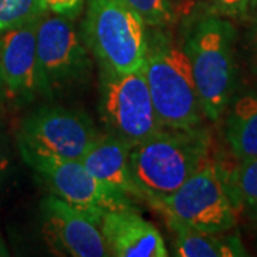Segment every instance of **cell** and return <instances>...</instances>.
Masks as SVG:
<instances>
[{"label":"cell","mask_w":257,"mask_h":257,"mask_svg":"<svg viewBox=\"0 0 257 257\" xmlns=\"http://www.w3.org/2000/svg\"><path fill=\"white\" fill-rule=\"evenodd\" d=\"M169 223L209 233L233 229L239 204L233 194L229 175L207 160L177 190L150 203Z\"/></svg>","instance_id":"obj_5"},{"label":"cell","mask_w":257,"mask_h":257,"mask_svg":"<svg viewBox=\"0 0 257 257\" xmlns=\"http://www.w3.org/2000/svg\"><path fill=\"white\" fill-rule=\"evenodd\" d=\"M165 30L156 29L155 33H149L142 69L157 119L163 127H199L204 113L190 60L183 46Z\"/></svg>","instance_id":"obj_3"},{"label":"cell","mask_w":257,"mask_h":257,"mask_svg":"<svg viewBox=\"0 0 257 257\" xmlns=\"http://www.w3.org/2000/svg\"><path fill=\"white\" fill-rule=\"evenodd\" d=\"M96 223L106 241L110 256L166 257L169 251L160 231L143 219L135 207L104 210Z\"/></svg>","instance_id":"obj_12"},{"label":"cell","mask_w":257,"mask_h":257,"mask_svg":"<svg viewBox=\"0 0 257 257\" xmlns=\"http://www.w3.org/2000/svg\"><path fill=\"white\" fill-rule=\"evenodd\" d=\"M100 117L109 135L135 146L163 127L157 119L143 72L101 69Z\"/></svg>","instance_id":"obj_7"},{"label":"cell","mask_w":257,"mask_h":257,"mask_svg":"<svg viewBox=\"0 0 257 257\" xmlns=\"http://www.w3.org/2000/svg\"><path fill=\"white\" fill-rule=\"evenodd\" d=\"M3 97H5V90H3V84H2V79H0V104L3 101Z\"/></svg>","instance_id":"obj_22"},{"label":"cell","mask_w":257,"mask_h":257,"mask_svg":"<svg viewBox=\"0 0 257 257\" xmlns=\"http://www.w3.org/2000/svg\"><path fill=\"white\" fill-rule=\"evenodd\" d=\"M145 20L147 28L167 29L175 22L172 0H126Z\"/></svg>","instance_id":"obj_18"},{"label":"cell","mask_w":257,"mask_h":257,"mask_svg":"<svg viewBox=\"0 0 257 257\" xmlns=\"http://www.w3.org/2000/svg\"><path fill=\"white\" fill-rule=\"evenodd\" d=\"M175 231L173 250L179 257H241L247 251L237 234L226 236V231L209 233L169 223Z\"/></svg>","instance_id":"obj_14"},{"label":"cell","mask_w":257,"mask_h":257,"mask_svg":"<svg viewBox=\"0 0 257 257\" xmlns=\"http://www.w3.org/2000/svg\"><path fill=\"white\" fill-rule=\"evenodd\" d=\"M130 145L111 135H99L80 160L86 169L111 190L145 200L130 167Z\"/></svg>","instance_id":"obj_13"},{"label":"cell","mask_w":257,"mask_h":257,"mask_svg":"<svg viewBox=\"0 0 257 257\" xmlns=\"http://www.w3.org/2000/svg\"><path fill=\"white\" fill-rule=\"evenodd\" d=\"M236 30L216 12L196 15L186 25L183 49L190 60L203 113L217 121L229 107L236 86Z\"/></svg>","instance_id":"obj_1"},{"label":"cell","mask_w":257,"mask_h":257,"mask_svg":"<svg viewBox=\"0 0 257 257\" xmlns=\"http://www.w3.org/2000/svg\"><path fill=\"white\" fill-rule=\"evenodd\" d=\"M229 182L239 207L257 216V157L240 160V165L229 175Z\"/></svg>","instance_id":"obj_16"},{"label":"cell","mask_w":257,"mask_h":257,"mask_svg":"<svg viewBox=\"0 0 257 257\" xmlns=\"http://www.w3.org/2000/svg\"><path fill=\"white\" fill-rule=\"evenodd\" d=\"M86 0H45L47 12L73 20L83 10Z\"/></svg>","instance_id":"obj_20"},{"label":"cell","mask_w":257,"mask_h":257,"mask_svg":"<svg viewBox=\"0 0 257 257\" xmlns=\"http://www.w3.org/2000/svg\"><path fill=\"white\" fill-rule=\"evenodd\" d=\"M39 94L46 99L73 93L92 73L90 50L72 20L46 12L37 25Z\"/></svg>","instance_id":"obj_6"},{"label":"cell","mask_w":257,"mask_h":257,"mask_svg":"<svg viewBox=\"0 0 257 257\" xmlns=\"http://www.w3.org/2000/svg\"><path fill=\"white\" fill-rule=\"evenodd\" d=\"M99 136L89 116L62 106H43L26 116L19 128L20 153L82 160Z\"/></svg>","instance_id":"obj_8"},{"label":"cell","mask_w":257,"mask_h":257,"mask_svg":"<svg viewBox=\"0 0 257 257\" xmlns=\"http://www.w3.org/2000/svg\"><path fill=\"white\" fill-rule=\"evenodd\" d=\"M256 37H257V32H256Z\"/></svg>","instance_id":"obj_23"},{"label":"cell","mask_w":257,"mask_h":257,"mask_svg":"<svg viewBox=\"0 0 257 257\" xmlns=\"http://www.w3.org/2000/svg\"><path fill=\"white\" fill-rule=\"evenodd\" d=\"M46 12L45 0H0V35L35 22Z\"/></svg>","instance_id":"obj_17"},{"label":"cell","mask_w":257,"mask_h":257,"mask_svg":"<svg viewBox=\"0 0 257 257\" xmlns=\"http://www.w3.org/2000/svg\"><path fill=\"white\" fill-rule=\"evenodd\" d=\"M39 19L0 35V79L5 96L15 101H30L39 94Z\"/></svg>","instance_id":"obj_11"},{"label":"cell","mask_w":257,"mask_h":257,"mask_svg":"<svg viewBox=\"0 0 257 257\" xmlns=\"http://www.w3.org/2000/svg\"><path fill=\"white\" fill-rule=\"evenodd\" d=\"M42 236L52 253L69 257L110 256L96 220L56 196L40 206Z\"/></svg>","instance_id":"obj_10"},{"label":"cell","mask_w":257,"mask_h":257,"mask_svg":"<svg viewBox=\"0 0 257 257\" xmlns=\"http://www.w3.org/2000/svg\"><path fill=\"white\" fill-rule=\"evenodd\" d=\"M210 153V136L199 127H162L130 147L132 173L149 204L177 190Z\"/></svg>","instance_id":"obj_2"},{"label":"cell","mask_w":257,"mask_h":257,"mask_svg":"<svg viewBox=\"0 0 257 257\" xmlns=\"http://www.w3.org/2000/svg\"><path fill=\"white\" fill-rule=\"evenodd\" d=\"M211 10L224 18H243L248 10L250 0H209Z\"/></svg>","instance_id":"obj_19"},{"label":"cell","mask_w":257,"mask_h":257,"mask_svg":"<svg viewBox=\"0 0 257 257\" xmlns=\"http://www.w3.org/2000/svg\"><path fill=\"white\" fill-rule=\"evenodd\" d=\"M226 138L240 160L257 157V97L241 96L233 103L226 121Z\"/></svg>","instance_id":"obj_15"},{"label":"cell","mask_w":257,"mask_h":257,"mask_svg":"<svg viewBox=\"0 0 257 257\" xmlns=\"http://www.w3.org/2000/svg\"><path fill=\"white\" fill-rule=\"evenodd\" d=\"M8 169H9V159L6 156V152H5V149L2 147V143H0V183L5 180Z\"/></svg>","instance_id":"obj_21"},{"label":"cell","mask_w":257,"mask_h":257,"mask_svg":"<svg viewBox=\"0 0 257 257\" xmlns=\"http://www.w3.org/2000/svg\"><path fill=\"white\" fill-rule=\"evenodd\" d=\"M53 196L90 214L93 219L104 210L133 207L132 199L111 190L86 169L80 160L57 159L22 153Z\"/></svg>","instance_id":"obj_9"},{"label":"cell","mask_w":257,"mask_h":257,"mask_svg":"<svg viewBox=\"0 0 257 257\" xmlns=\"http://www.w3.org/2000/svg\"><path fill=\"white\" fill-rule=\"evenodd\" d=\"M83 40L103 70L135 73L143 69L147 25L126 0H87Z\"/></svg>","instance_id":"obj_4"}]
</instances>
